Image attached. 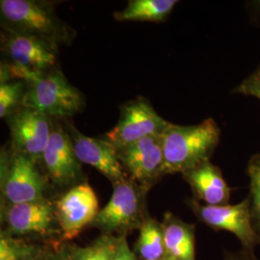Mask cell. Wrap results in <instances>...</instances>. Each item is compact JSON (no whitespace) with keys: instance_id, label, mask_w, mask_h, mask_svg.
<instances>
[{"instance_id":"12","label":"cell","mask_w":260,"mask_h":260,"mask_svg":"<svg viewBox=\"0 0 260 260\" xmlns=\"http://www.w3.org/2000/svg\"><path fill=\"white\" fill-rule=\"evenodd\" d=\"M41 163L50 179L60 185L72 184L82 175L80 161L75 155L70 134L65 124L59 121H54Z\"/></svg>"},{"instance_id":"19","label":"cell","mask_w":260,"mask_h":260,"mask_svg":"<svg viewBox=\"0 0 260 260\" xmlns=\"http://www.w3.org/2000/svg\"><path fill=\"white\" fill-rule=\"evenodd\" d=\"M247 174L250 177L251 221L260 244V153H255L250 158Z\"/></svg>"},{"instance_id":"18","label":"cell","mask_w":260,"mask_h":260,"mask_svg":"<svg viewBox=\"0 0 260 260\" xmlns=\"http://www.w3.org/2000/svg\"><path fill=\"white\" fill-rule=\"evenodd\" d=\"M138 251L146 260L163 259L166 256L162 224L152 219L144 222L140 233Z\"/></svg>"},{"instance_id":"23","label":"cell","mask_w":260,"mask_h":260,"mask_svg":"<svg viewBox=\"0 0 260 260\" xmlns=\"http://www.w3.org/2000/svg\"><path fill=\"white\" fill-rule=\"evenodd\" d=\"M21 250L17 244L8 238L1 236L0 240V260H19Z\"/></svg>"},{"instance_id":"26","label":"cell","mask_w":260,"mask_h":260,"mask_svg":"<svg viewBox=\"0 0 260 260\" xmlns=\"http://www.w3.org/2000/svg\"><path fill=\"white\" fill-rule=\"evenodd\" d=\"M163 260H176V259H174V258H172V257H170V256H167V255H166V256H165V257H164V258H163Z\"/></svg>"},{"instance_id":"14","label":"cell","mask_w":260,"mask_h":260,"mask_svg":"<svg viewBox=\"0 0 260 260\" xmlns=\"http://www.w3.org/2000/svg\"><path fill=\"white\" fill-rule=\"evenodd\" d=\"M191 186L196 198L205 205H229L232 188L226 183L222 171L210 162L205 161L182 174Z\"/></svg>"},{"instance_id":"5","label":"cell","mask_w":260,"mask_h":260,"mask_svg":"<svg viewBox=\"0 0 260 260\" xmlns=\"http://www.w3.org/2000/svg\"><path fill=\"white\" fill-rule=\"evenodd\" d=\"M169 124L148 100L139 96L121 105L117 124L105 134L104 139L121 149L146 137L161 135Z\"/></svg>"},{"instance_id":"22","label":"cell","mask_w":260,"mask_h":260,"mask_svg":"<svg viewBox=\"0 0 260 260\" xmlns=\"http://www.w3.org/2000/svg\"><path fill=\"white\" fill-rule=\"evenodd\" d=\"M233 93L254 96L260 100V65L233 90Z\"/></svg>"},{"instance_id":"15","label":"cell","mask_w":260,"mask_h":260,"mask_svg":"<svg viewBox=\"0 0 260 260\" xmlns=\"http://www.w3.org/2000/svg\"><path fill=\"white\" fill-rule=\"evenodd\" d=\"M56 217L55 206L46 199L11 205L6 210L10 229L17 233H46Z\"/></svg>"},{"instance_id":"7","label":"cell","mask_w":260,"mask_h":260,"mask_svg":"<svg viewBox=\"0 0 260 260\" xmlns=\"http://www.w3.org/2000/svg\"><path fill=\"white\" fill-rule=\"evenodd\" d=\"M189 205L198 218L208 226L234 234L241 242L243 249L253 251L259 244L252 225L249 197L237 205L211 206L190 201Z\"/></svg>"},{"instance_id":"4","label":"cell","mask_w":260,"mask_h":260,"mask_svg":"<svg viewBox=\"0 0 260 260\" xmlns=\"http://www.w3.org/2000/svg\"><path fill=\"white\" fill-rule=\"evenodd\" d=\"M37 160L5 147L1 149V188L8 205L45 200L47 179Z\"/></svg>"},{"instance_id":"10","label":"cell","mask_w":260,"mask_h":260,"mask_svg":"<svg viewBox=\"0 0 260 260\" xmlns=\"http://www.w3.org/2000/svg\"><path fill=\"white\" fill-rule=\"evenodd\" d=\"M54 206L56 217L67 239L75 238L87 224L93 223L100 212L98 197L86 182L73 186Z\"/></svg>"},{"instance_id":"27","label":"cell","mask_w":260,"mask_h":260,"mask_svg":"<svg viewBox=\"0 0 260 260\" xmlns=\"http://www.w3.org/2000/svg\"><path fill=\"white\" fill-rule=\"evenodd\" d=\"M160 260H163V259H160Z\"/></svg>"},{"instance_id":"16","label":"cell","mask_w":260,"mask_h":260,"mask_svg":"<svg viewBox=\"0 0 260 260\" xmlns=\"http://www.w3.org/2000/svg\"><path fill=\"white\" fill-rule=\"evenodd\" d=\"M166 255L176 260H196L195 226L166 213L162 224Z\"/></svg>"},{"instance_id":"8","label":"cell","mask_w":260,"mask_h":260,"mask_svg":"<svg viewBox=\"0 0 260 260\" xmlns=\"http://www.w3.org/2000/svg\"><path fill=\"white\" fill-rule=\"evenodd\" d=\"M58 47L40 38L3 29L1 32V50L6 57L5 62L31 73L56 69Z\"/></svg>"},{"instance_id":"3","label":"cell","mask_w":260,"mask_h":260,"mask_svg":"<svg viewBox=\"0 0 260 260\" xmlns=\"http://www.w3.org/2000/svg\"><path fill=\"white\" fill-rule=\"evenodd\" d=\"M22 106L34 109L54 121H66L79 113L83 94L58 69L43 73L26 84Z\"/></svg>"},{"instance_id":"24","label":"cell","mask_w":260,"mask_h":260,"mask_svg":"<svg viewBox=\"0 0 260 260\" xmlns=\"http://www.w3.org/2000/svg\"><path fill=\"white\" fill-rule=\"evenodd\" d=\"M115 260H136L124 238H121L117 241Z\"/></svg>"},{"instance_id":"21","label":"cell","mask_w":260,"mask_h":260,"mask_svg":"<svg viewBox=\"0 0 260 260\" xmlns=\"http://www.w3.org/2000/svg\"><path fill=\"white\" fill-rule=\"evenodd\" d=\"M117 241L102 238L92 246L78 250L76 260H115Z\"/></svg>"},{"instance_id":"11","label":"cell","mask_w":260,"mask_h":260,"mask_svg":"<svg viewBox=\"0 0 260 260\" xmlns=\"http://www.w3.org/2000/svg\"><path fill=\"white\" fill-rule=\"evenodd\" d=\"M77 159L100 171L113 185L126 180L125 171L118 155V149L107 140L92 138L76 129L73 123H65Z\"/></svg>"},{"instance_id":"13","label":"cell","mask_w":260,"mask_h":260,"mask_svg":"<svg viewBox=\"0 0 260 260\" xmlns=\"http://www.w3.org/2000/svg\"><path fill=\"white\" fill-rule=\"evenodd\" d=\"M140 189L143 187L127 179L115 184L110 201L100 210L93 223L104 231L113 232L137 223L143 206Z\"/></svg>"},{"instance_id":"6","label":"cell","mask_w":260,"mask_h":260,"mask_svg":"<svg viewBox=\"0 0 260 260\" xmlns=\"http://www.w3.org/2000/svg\"><path fill=\"white\" fill-rule=\"evenodd\" d=\"M5 120L10 129V148L41 163L51 136L54 120L24 106H20Z\"/></svg>"},{"instance_id":"20","label":"cell","mask_w":260,"mask_h":260,"mask_svg":"<svg viewBox=\"0 0 260 260\" xmlns=\"http://www.w3.org/2000/svg\"><path fill=\"white\" fill-rule=\"evenodd\" d=\"M26 83L14 80L0 84V118L6 119L13 112L22 106L24 94L26 93Z\"/></svg>"},{"instance_id":"25","label":"cell","mask_w":260,"mask_h":260,"mask_svg":"<svg viewBox=\"0 0 260 260\" xmlns=\"http://www.w3.org/2000/svg\"><path fill=\"white\" fill-rule=\"evenodd\" d=\"M224 260H259L253 253V251H249L246 249H243L234 252L226 253V256Z\"/></svg>"},{"instance_id":"2","label":"cell","mask_w":260,"mask_h":260,"mask_svg":"<svg viewBox=\"0 0 260 260\" xmlns=\"http://www.w3.org/2000/svg\"><path fill=\"white\" fill-rule=\"evenodd\" d=\"M0 21L3 30L40 38L57 47L70 45L75 30L56 14L51 1L1 0Z\"/></svg>"},{"instance_id":"17","label":"cell","mask_w":260,"mask_h":260,"mask_svg":"<svg viewBox=\"0 0 260 260\" xmlns=\"http://www.w3.org/2000/svg\"><path fill=\"white\" fill-rule=\"evenodd\" d=\"M177 3V0H129L124 9L114 13V18L118 21L161 22Z\"/></svg>"},{"instance_id":"1","label":"cell","mask_w":260,"mask_h":260,"mask_svg":"<svg viewBox=\"0 0 260 260\" xmlns=\"http://www.w3.org/2000/svg\"><path fill=\"white\" fill-rule=\"evenodd\" d=\"M164 174H183L210 160L221 139V129L212 118L195 125L171 123L161 134Z\"/></svg>"},{"instance_id":"9","label":"cell","mask_w":260,"mask_h":260,"mask_svg":"<svg viewBox=\"0 0 260 260\" xmlns=\"http://www.w3.org/2000/svg\"><path fill=\"white\" fill-rule=\"evenodd\" d=\"M118 155L124 171L145 189L165 175L161 135L146 137L118 149Z\"/></svg>"}]
</instances>
